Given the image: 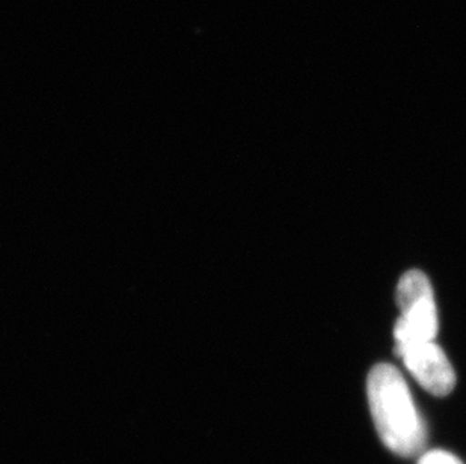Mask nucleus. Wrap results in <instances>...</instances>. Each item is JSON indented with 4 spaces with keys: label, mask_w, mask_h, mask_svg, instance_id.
Wrapping results in <instances>:
<instances>
[{
    "label": "nucleus",
    "mask_w": 466,
    "mask_h": 464,
    "mask_svg": "<svg viewBox=\"0 0 466 464\" xmlns=\"http://www.w3.org/2000/svg\"><path fill=\"white\" fill-rule=\"evenodd\" d=\"M367 395L374 425L385 447L400 457L422 454L426 425L401 372L390 364L376 365L367 380Z\"/></svg>",
    "instance_id": "1"
},
{
    "label": "nucleus",
    "mask_w": 466,
    "mask_h": 464,
    "mask_svg": "<svg viewBox=\"0 0 466 464\" xmlns=\"http://www.w3.org/2000/svg\"><path fill=\"white\" fill-rule=\"evenodd\" d=\"M396 353L420 385L435 397H445L456 385L449 358L435 341L397 342Z\"/></svg>",
    "instance_id": "3"
},
{
    "label": "nucleus",
    "mask_w": 466,
    "mask_h": 464,
    "mask_svg": "<svg viewBox=\"0 0 466 464\" xmlns=\"http://www.w3.org/2000/svg\"><path fill=\"white\" fill-rule=\"evenodd\" d=\"M418 464H463L458 457L449 451L435 449V451L422 452Z\"/></svg>",
    "instance_id": "4"
},
{
    "label": "nucleus",
    "mask_w": 466,
    "mask_h": 464,
    "mask_svg": "<svg viewBox=\"0 0 466 464\" xmlns=\"http://www.w3.org/2000/svg\"><path fill=\"white\" fill-rule=\"evenodd\" d=\"M397 302L401 314L394 326L396 344L435 341L438 333V311L433 289L424 273L410 270L401 277L397 287Z\"/></svg>",
    "instance_id": "2"
}]
</instances>
